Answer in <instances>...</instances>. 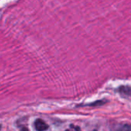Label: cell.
I'll list each match as a JSON object with an SVG mask.
<instances>
[{
  "mask_svg": "<svg viewBox=\"0 0 131 131\" xmlns=\"http://www.w3.org/2000/svg\"><path fill=\"white\" fill-rule=\"evenodd\" d=\"M34 125L37 131H45L48 129V125L41 119H37L35 121Z\"/></svg>",
  "mask_w": 131,
  "mask_h": 131,
  "instance_id": "6da1fadb",
  "label": "cell"
},
{
  "mask_svg": "<svg viewBox=\"0 0 131 131\" xmlns=\"http://www.w3.org/2000/svg\"><path fill=\"white\" fill-rule=\"evenodd\" d=\"M121 92L125 94H128V95H131V88H128V87H122L120 89Z\"/></svg>",
  "mask_w": 131,
  "mask_h": 131,
  "instance_id": "7a4b0ae2",
  "label": "cell"
},
{
  "mask_svg": "<svg viewBox=\"0 0 131 131\" xmlns=\"http://www.w3.org/2000/svg\"><path fill=\"white\" fill-rule=\"evenodd\" d=\"M117 131H131V125L130 124H125L121 126Z\"/></svg>",
  "mask_w": 131,
  "mask_h": 131,
  "instance_id": "3957f363",
  "label": "cell"
},
{
  "mask_svg": "<svg viewBox=\"0 0 131 131\" xmlns=\"http://www.w3.org/2000/svg\"><path fill=\"white\" fill-rule=\"evenodd\" d=\"M65 131H81V129L78 127H74V125H71V129L66 130Z\"/></svg>",
  "mask_w": 131,
  "mask_h": 131,
  "instance_id": "277c9868",
  "label": "cell"
},
{
  "mask_svg": "<svg viewBox=\"0 0 131 131\" xmlns=\"http://www.w3.org/2000/svg\"><path fill=\"white\" fill-rule=\"evenodd\" d=\"M20 130L21 131H28V129L27 127H24V128H21Z\"/></svg>",
  "mask_w": 131,
  "mask_h": 131,
  "instance_id": "5b68a950",
  "label": "cell"
},
{
  "mask_svg": "<svg viewBox=\"0 0 131 131\" xmlns=\"http://www.w3.org/2000/svg\"><path fill=\"white\" fill-rule=\"evenodd\" d=\"M1 128H2V126L0 125V130H1Z\"/></svg>",
  "mask_w": 131,
  "mask_h": 131,
  "instance_id": "8992f818",
  "label": "cell"
},
{
  "mask_svg": "<svg viewBox=\"0 0 131 131\" xmlns=\"http://www.w3.org/2000/svg\"><path fill=\"white\" fill-rule=\"evenodd\" d=\"M92 131H97V130H92Z\"/></svg>",
  "mask_w": 131,
  "mask_h": 131,
  "instance_id": "52a82bcc",
  "label": "cell"
}]
</instances>
